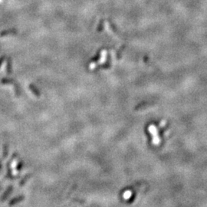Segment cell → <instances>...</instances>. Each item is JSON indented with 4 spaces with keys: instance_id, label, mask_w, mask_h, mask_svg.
<instances>
[{
    "instance_id": "obj_1",
    "label": "cell",
    "mask_w": 207,
    "mask_h": 207,
    "mask_svg": "<svg viewBox=\"0 0 207 207\" xmlns=\"http://www.w3.org/2000/svg\"><path fill=\"white\" fill-rule=\"evenodd\" d=\"M2 62V58H1V59H0V65H1Z\"/></svg>"
}]
</instances>
